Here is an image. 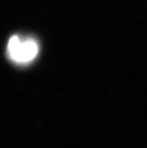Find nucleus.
<instances>
[{
    "mask_svg": "<svg viewBox=\"0 0 147 148\" xmlns=\"http://www.w3.org/2000/svg\"><path fill=\"white\" fill-rule=\"evenodd\" d=\"M39 51V44L35 38L21 35L11 36L6 47L7 56L17 66H27L33 62Z\"/></svg>",
    "mask_w": 147,
    "mask_h": 148,
    "instance_id": "nucleus-1",
    "label": "nucleus"
}]
</instances>
